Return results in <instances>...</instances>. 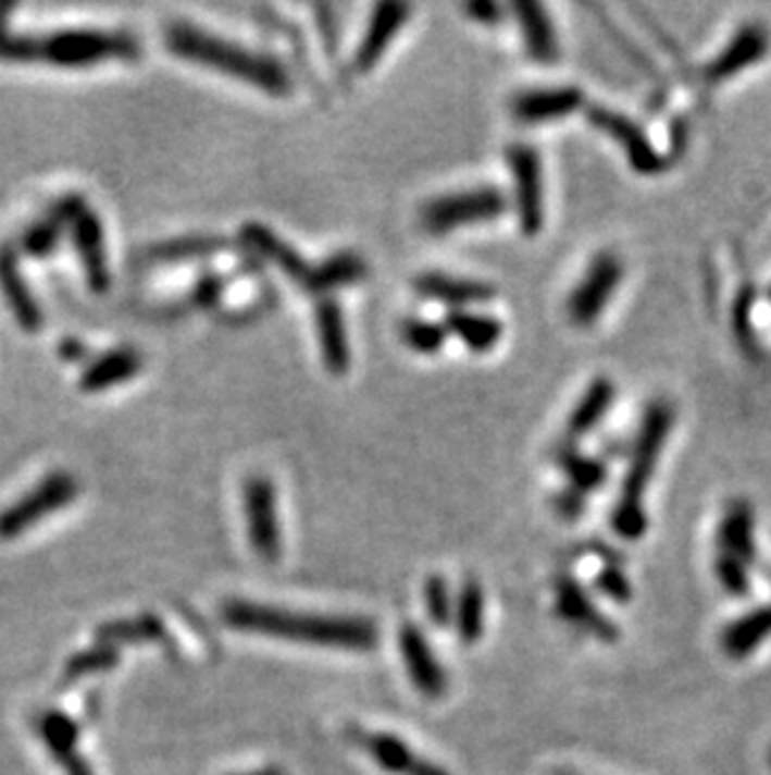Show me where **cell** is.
Returning a JSON list of instances; mask_svg holds the SVG:
<instances>
[{"label":"cell","mask_w":771,"mask_h":775,"mask_svg":"<svg viewBox=\"0 0 771 775\" xmlns=\"http://www.w3.org/2000/svg\"><path fill=\"white\" fill-rule=\"evenodd\" d=\"M513 13H517L521 36H524V48L532 56V61L538 65L557 63L561 53L559 36L546 8L542 3H534V0H519V3H513Z\"/></svg>","instance_id":"cell-21"},{"label":"cell","mask_w":771,"mask_h":775,"mask_svg":"<svg viewBox=\"0 0 771 775\" xmlns=\"http://www.w3.org/2000/svg\"><path fill=\"white\" fill-rule=\"evenodd\" d=\"M223 286H226V282H223V276H219V274H206V276L198 279V284L194 286V304H196V307H203V309L213 307V304L221 299Z\"/></svg>","instance_id":"cell-36"},{"label":"cell","mask_w":771,"mask_h":775,"mask_svg":"<svg viewBox=\"0 0 771 775\" xmlns=\"http://www.w3.org/2000/svg\"><path fill=\"white\" fill-rule=\"evenodd\" d=\"M319 28L323 33V44H328V51H334L336 48V21L334 13H331V8H319Z\"/></svg>","instance_id":"cell-38"},{"label":"cell","mask_w":771,"mask_h":775,"mask_svg":"<svg viewBox=\"0 0 771 775\" xmlns=\"http://www.w3.org/2000/svg\"><path fill=\"white\" fill-rule=\"evenodd\" d=\"M313 321H316V340L323 367L331 374L344 377L351 369V344H348L344 309L338 307L336 299L323 296V299L316 302V309H313Z\"/></svg>","instance_id":"cell-16"},{"label":"cell","mask_w":771,"mask_h":775,"mask_svg":"<svg viewBox=\"0 0 771 775\" xmlns=\"http://www.w3.org/2000/svg\"><path fill=\"white\" fill-rule=\"evenodd\" d=\"M240 238H244V244L251 246L256 254H261V257L271 261L273 267L284 271L294 284L306 288L309 294L313 292V282H316V263H309V259H303L291 244L284 242V238L276 234V231L259 224V221H248V224L240 226Z\"/></svg>","instance_id":"cell-12"},{"label":"cell","mask_w":771,"mask_h":775,"mask_svg":"<svg viewBox=\"0 0 771 775\" xmlns=\"http://www.w3.org/2000/svg\"><path fill=\"white\" fill-rule=\"evenodd\" d=\"M467 13L478 23H486V26H496L501 21V5H496L494 0H478V3H469Z\"/></svg>","instance_id":"cell-37"},{"label":"cell","mask_w":771,"mask_h":775,"mask_svg":"<svg viewBox=\"0 0 771 775\" xmlns=\"http://www.w3.org/2000/svg\"><path fill=\"white\" fill-rule=\"evenodd\" d=\"M413 288L436 304L451 307V311L478 307V304H488L496 299V286L481 279L469 276H453L444 274V271H426L413 279Z\"/></svg>","instance_id":"cell-13"},{"label":"cell","mask_w":771,"mask_h":775,"mask_svg":"<svg viewBox=\"0 0 771 775\" xmlns=\"http://www.w3.org/2000/svg\"><path fill=\"white\" fill-rule=\"evenodd\" d=\"M138 53V40L121 30L69 28L36 38V63L55 69H94L108 61H134Z\"/></svg>","instance_id":"cell-4"},{"label":"cell","mask_w":771,"mask_h":775,"mask_svg":"<svg viewBox=\"0 0 771 775\" xmlns=\"http://www.w3.org/2000/svg\"><path fill=\"white\" fill-rule=\"evenodd\" d=\"M506 161H509L513 176V201H517L521 234L536 236L544 226L542 159H538L536 148L513 144L506 148Z\"/></svg>","instance_id":"cell-7"},{"label":"cell","mask_w":771,"mask_h":775,"mask_svg":"<svg viewBox=\"0 0 771 775\" xmlns=\"http://www.w3.org/2000/svg\"><path fill=\"white\" fill-rule=\"evenodd\" d=\"M399 650L403 655L406 671L419 692L428 698H438L446 690V673L438 665L434 650L416 625H403L399 630Z\"/></svg>","instance_id":"cell-18"},{"label":"cell","mask_w":771,"mask_h":775,"mask_svg":"<svg viewBox=\"0 0 771 775\" xmlns=\"http://www.w3.org/2000/svg\"><path fill=\"white\" fill-rule=\"evenodd\" d=\"M140 369H144V357L134 346H115V349H108L101 357L88 361L78 386L80 392L101 394L134 379Z\"/></svg>","instance_id":"cell-20"},{"label":"cell","mask_w":771,"mask_h":775,"mask_svg":"<svg viewBox=\"0 0 771 775\" xmlns=\"http://www.w3.org/2000/svg\"><path fill=\"white\" fill-rule=\"evenodd\" d=\"M444 327L446 332L453 334L456 340L467 346V349L476 354L492 352L494 346L501 342V334H503V327L499 319L492 315H481V311L474 309L449 311Z\"/></svg>","instance_id":"cell-23"},{"label":"cell","mask_w":771,"mask_h":775,"mask_svg":"<svg viewBox=\"0 0 771 775\" xmlns=\"http://www.w3.org/2000/svg\"><path fill=\"white\" fill-rule=\"evenodd\" d=\"M717 575L732 595H744L749 590V575H746V565L739 563V559L721 555L717 559Z\"/></svg>","instance_id":"cell-34"},{"label":"cell","mask_w":771,"mask_h":775,"mask_svg":"<svg viewBox=\"0 0 771 775\" xmlns=\"http://www.w3.org/2000/svg\"><path fill=\"white\" fill-rule=\"evenodd\" d=\"M621 261L617 254L601 251L596 254L594 261L588 263L586 274L582 276V282L576 284L574 292L569 296L567 311L569 319L574 321L576 327H592L604 309H607L609 299L617 292V286L621 282Z\"/></svg>","instance_id":"cell-10"},{"label":"cell","mask_w":771,"mask_h":775,"mask_svg":"<svg viewBox=\"0 0 771 775\" xmlns=\"http://www.w3.org/2000/svg\"><path fill=\"white\" fill-rule=\"evenodd\" d=\"M596 588L601 592H607L611 600H617V603H626L629 598H632V585H629L626 575L619 570V567H607V570H601L599 577H596Z\"/></svg>","instance_id":"cell-35"},{"label":"cell","mask_w":771,"mask_h":775,"mask_svg":"<svg viewBox=\"0 0 771 775\" xmlns=\"http://www.w3.org/2000/svg\"><path fill=\"white\" fill-rule=\"evenodd\" d=\"M767 635H771V607L757 610V613L736 620L732 628L721 635V648H724V653L729 655L742 657L751 653Z\"/></svg>","instance_id":"cell-27"},{"label":"cell","mask_w":771,"mask_h":775,"mask_svg":"<svg viewBox=\"0 0 771 775\" xmlns=\"http://www.w3.org/2000/svg\"><path fill=\"white\" fill-rule=\"evenodd\" d=\"M584 106V90L576 86H554V88H528L519 90L511 98L513 119L528 126L549 123L574 113Z\"/></svg>","instance_id":"cell-14"},{"label":"cell","mask_w":771,"mask_h":775,"mask_svg":"<svg viewBox=\"0 0 771 775\" xmlns=\"http://www.w3.org/2000/svg\"><path fill=\"white\" fill-rule=\"evenodd\" d=\"M411 5L406 3H378L373 8L366 33H363L359 48L353 56V69L359 73L371 71L381 61V56L388 51L396 33L409 21Z\"/></svg>","instance_id":"cell-17"},{"label":"cell","mask_w":771,"mask_h":775,"mask_svg":"<svg viewBox=\"0 0 771 775\" xmlns=\"http://www.w3.org/2000/svg\"><path fill=\"white\" fill-rule=\"evenodd\" d=\"M221 615L228 628L234 630L271 635V638L306 642V645L359 650L363 653V650L376 648L378 642L376 625L363 620V617L294 613V610L256 605L246 603V600H231V603L223 605Z\"/></svg>","instance_id":"cell-1"},{"label":"cell","mask_w":771,"mask_h":775,"mask_svg":"<svg viewBox=\"0 0 771 775\" xmlns=\"http://www.w3.org/2000/svg\"><path fill=\"white\" fill-rule=\"evenodd\" d=\"M671 425L669 407L657 402L651 404L649 411L644 415V425L638 430V436L634 442L632 452V467H629V475L624 477V484H621V494L617 507H613L611 525L621 538L636 540L646 532V515L642 507L644 490L649 488V480L654 475V467H657L661 444L667 440Z\"/></svg>","instance_id":"cell-3"},{"label":"cell","mask_w":771,"mask_h":775,"mask_svg":"<svg viewBox=\"0 0 771 775\" xmlns=\"http://www.w3.org/2000/svg\"><path fill=\"white\" fill-rule=\"evenodd\" d=\"M65 224L61 219L51 213L48 219H40L33 224L26 234H23V251L33 259H43L48 254L55 251L58 242H61V231Z\"/></svg>","instance_id":"cell-32"},{"label":"cell","mask_w":771,"mask_h":775,"mask_svg":"<svg viewBox=\"0 0 771 775\" xmlns=\"http://www.w3.org/2000/svg\"><path fill=\"white\" fill-rule=\"evenodd\" d=\"M369 274V263L363 261L356 251H338L323 263H316V282H313L311 294L328 296L331 292L344 286L359 284Z\"/></svg>","instance_id":"cell-25"},{"label":"cell","mask_w":771,"mask_h":775,"mask_svg":"<svg viewBox=\"0 0 771 775\" xmlns=\"http://www.w3.org/2000/svg\"><path fill=\"white\" fill-rule=\"evenodd\" d=\"M228 249H231L228 238L196 234V236H178V238H171V242L153 244L151 249L146 251V257L153 263H178V261L209 259Z\"/></svg>","instance_id":"cell-24"},{"label":"cell","mask_w":771,"mask_h":775,"mask_svg":"<svg viewBox=\"0 0 771 775\" xmlns=\"http://www.w3.org/2000/svg\"><path fill=\"white\" fill-rule=\"evenodd\" d=\"M424 598H426V610H428L431 620H434L436 628H446L453 617V605H451V595H449V585H446L444 577H438V575L428 577V582L424 588Z\"/></svg>","instance_id":"cell-33"},{"label":"cell","mask_w":771,"mask_h":775,"mask_svg":"<svg viewBox=\"0 0 771 775\" xmlns=\"http://www.w3.org/2000/svg\"><path fill=\"white\" fill-rule=\"evenodd\" d=\"M588 123L596 126L604 134L617 138V144L624 148L629 156V163L642 173H654L661 169V161L657 151H654L649 138H644L642 128L636 126L632 119L621 115L604 106H588Z\"/></svg>","instance_id":"cell-15"},{"label":"cell","mask_w":771,"mask_h":775,"mask_svg":"<svg viewBox=\"0 0 771 775\" xmlns=\"http://www.w3.org/2000/svg\"><path fill=\"white\" fill-rule=\"evenodd\" d=\"M453 620L463 645L478 640L481 630H484V592H481L476 580L463 582L459 598H456Z\"/></svg>","instance_id":"cell-28"},{"label":"cell","mask_w":771,"mask_h":775,"mask_svg":"<svg viewBox=\"0 0 771 775\" xmlns=\"http://www.w3.org/2000/svg\"><path fill=\"white\" fill-rule=\"evenodd\" d=\"M356 740L363 750L376 761L381 768L394 775H449L444 768H438L426 758L413 753V750L401 743L396 736L388 733H356Z\"/></svg>","instance_id":"cell-19"},{"label":"cell","mask_w":771,"mask_h":775,"mask_svg":"<svg viewBox=\"0 0 771 775\" xmlns=\"http://www.w3.org/2000/svg\"><path fill=\"white\" fill-rule=\"evenodd\" d=\"M165 48L181 61L203 65L223 76H231L240 84L251 86L261 94L284 98L294 94V78L276 56L253 51V48L234 44L231 38H221L211 30H203L194 23H171L165 28Z\"/></svg>","instance_id":"cell-2"},{"label":"cell","mask_w":771,"mask_h":775,"mask_svg":"<svg viewBox=\"0 0 771 775\" xmlns=\"http://www.w3.org/2000/svg\"><path fill=\"white\" fill-rule=\"evenodd\" d=\"M446 332L444 324H438V321L431 319H421V317H411L406 319L401 324V340L403 344L413 349L416 354H436L444 349L446 344Z\"/></svg>","instance_id":"cell-31"},{"label":"cell","mask_w":771,"mask_h":775,"mask_svg":"<svg viewBox=\"0 0 771 775\" xmlns=\"http://www.w3.org/2000/svg\"><path fill=\"white\" fill-rule=\"evenodd\" d=\"M76 494H78L76 477L58 469V472L48 475L36 490L28 492L26 497L15 502L11 509H5V513L0 515V534H3V538H11V534L28 530L30 525L38 522V519L53 515L55 509L69 505Z\"/></svg>","instance_id":"cell-9"},{"label":"cell","mask_w":771,"mask_h":775,"mask_svg":"<svg viewBox=\"0 0 771 775\" xmlns=\"http://www.w3.org/2000/svg\"><path fill=\"white\" fill-rule=\"evenodd\" d=\"M53 213L71 231L73 249L78 254L90 292L105 294L111 288V263H108L105 231L98 213L80 196H65L58 201Z\"/></svg>","instance_id":"cell-6"},{"label":"cell","mask_w":771,"mask_h":775,"mask_svg":"<svg viewBox=\"0 0 771 775\" xmlns=\"http://www.w3.org/2000/svg\"><path fill=\"white\" fill-rule=\"evenodd\" d=\"M613 402V382L607 377L594 379L592 386L584 392V397L579 399V404L571 411L569 417V434L571 436H586L592 430H596V425L601 422V417L607 415Z\"/></svg>","instance_id":"cell-26"},{"label":"cell","mask_w":771,"mask_h":775,"mask_svg":"<svg viewBox=\"0 0 771 775\" xmlns=\"http://www.w3.org/2000/svg\"><path fill=\"white\" fill-rule=\"evenodd\" d=\"M506 196L496 186H474L463 188V192L444 194L421 206V226L428 234L442 236L449 231L488 224V221L499 219L506 211Z\"/></svg>","instance_id":"cell-5"},{"label":"cell","mask_w":771,"mask_h":775,"mask_svg":"<svg viewBox=\"0 0 771 775\" xmlns=\"http://www.w3.org/2000/svg\"><path fill=\"white\" fill-rule=\"evenodd\" d=\"M557 610L563 620H569L576 628H584L601 640H617V628H613L609 617H604L599 610L592 605L586 592L571 580V577H559L557 580Z\"/></svg>","instance_id":"cell-22"},{"label":"cell","mask_w":771,"mask_h":775,"mask_svg":"<svg viewBox=\"0 0 771 775\" xmlns=\"http://www.w3.org/2000/svg\"><path fill=\"white\" fill-rule=\"evenodd\" d=\"M234 775H284V771H278V768H263V771H253V773H234Z\"/></svg>","instance_id":"cell-39"},{"label":"cell","mask_w":771,"mask_h":775,"mask_svg":"<svg viewBox=\"0 0 771 775\" xmlns=\"http://www.w3.org/2000/svg\"><path fill=\"white\" fill-rule=\"evenodd\" d=\"M244 515L248 527V540L256 555L266 563H276L281 555V530L276 490L263 475H251L244 482Z\"/></svg>","instance_id":"cell-8"},{"label":"cell","mask_w":771,"mask_h":775,"mask_svg":"<svg viewBox=\"0 0 771 775\" xmlns=\"http://www.w3.org/2000/svg\"><path fill=\"white\" fill-rule=\"evenodd\" d=\"M0 296H3L8 309L23 332L36 334L43 329V309L28 286V279L23 274L21 254L15 246L0 244Z\"/></svg>","instance_id":"cell-11"},{"label":"cell","mask_w":771,"mask_h":775,"mask_svg":"<svg viewBox=\"0 0 771 775\" xmlns=\"http://www.w3.org/2000/svg\"><path fill=\"white\" fill-rule=\"evenodd\" d=\"M751 530H754V519L749 507L734 505L729 509L724 527H721V545H724L729 557L739 559L744 565H749V559L754 557Z\"/></svg>","instance_id":"cell-29"},{"label":"cell","mask_w":771,"mask_h":775,"mask_svg":"<svg viewBox=\"0 0 771 775\" xmlns=\"http://www.w3.org/2000/svg\"><path fill=\"white\" fill-rule=\"evenodd\" d=\"M559 465L579 492H592L601 488V482L607 480V467L592 457L579 455L576 450H563L559 455Z\"/></svg>","instance_id":"cell-30"}]
</instances>
